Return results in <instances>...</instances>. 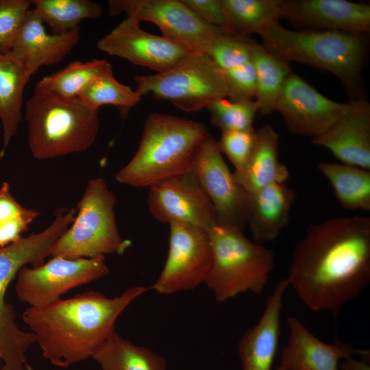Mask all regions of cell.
<instances>
[{
	"label": "cell",
	"instance_id": "cell-1",
	"mask_svg": "<svg viewBox=\"0 0 370 370\" xmlns=\"http://www.w3.org/2000/svg\"><path fill=\"white\" fill-rule=\"evenodd\" d=\"M286 279L308 308L336 317L370 283V218L310 225L295 248Z\"/></svg>",
	"mask_w": 370,
	"mask_h": 370
},
{
	"label": "cell",
	"instance_id": "cell-2",
	"mask_svg": "<svg viewBox=\"0 0 370 370\" xmlns=\"http://www.w3.org/2000/svg\"><path fill=\"white\" fill-rule=\"evenodd\" d=\"M148 289L132 286L112 298L89 291L42 307L29 306L22 319L43 357L64 368L92 357L114 331L119 315Z\"/></svg>",
	"mask_w": 370,
	"mask_h": 370
},
{
	"label": "cell",
	"instance_id": "cell-3",
	"mask_svg": "<svg viewBox=\"0 0 370 370\" xmlns=\"http://www.w3.org/2000/svg\"><path fill=\"white\" fill-rule=\"evenodd\" d=\"M271 53L330 72L343 84L351 99L365 98L362 71L367 60L365 34L333 30H291L274 21L259 34Z\"/></svg>",
	"mask_w": 370,
	"mask_h": 370
},
{
	"label": "cell",
	"instance_id": "cell-4",
	"mask_svg": "<svg viewBox=\"0 0 370 370\" xmlns=\"http://www.w3.org/2000/svg\"><path fill=\"white\" fill-rule=\"evenodd\" d=\"M207 132L200 122L163 113L149 114L138 148L117 172L116 180L149 188L191 171L196 150Z\"/></svg>",
	"mask_w": 370,
	"mask_h": 370
},
{
	"label": "cell",
	"instance_id": "cell-5",
	"mask_svg": "<svg viewBox=\"0 0 370 370\" xmlns=\"http://www.w3.org/2000/svg\"><path fill=\"white\" fill-rule=\"evenodd\" d=\"M28 144L38 160L79 153L95 141L98 110L78 97L66 98L36 86L26 103Z\"/></svg>",
	"mask_w": 370,
	"mask_h": 370
},
{
	"label": "cell",
	"instance_id": "cell-6",
	"mask_svg": "<svg viewBox=\"0 0 370 370\" xmlns=\"http://www.w3.org/2000/svg\"><path fill=\"white\" fill-rule=\"evenodd\" d=\"M207 234L212 260L204 283L217 301L225 302L247 291L262 292L275 265L274 251L234 227L217 224Z\"/></svg>",
	"mask_w": 370,
	"mask_h": 370
},
{
	"label": "cell",
	"instance_id": "cell-7",
	"mask_svg": "<svg viewBox=\"0 0 370 370\" xmlns=\"http://www.w3.org/2000/svg\"><path fill=\"white\" fill-rule=\"evenodd\" d=\"M116 198L101 177L88 181L71 225L56 240L51 256L96 258L123 254L130 246L119 232Z\"/></svg>",
	"mask_w": 370,
	"mask_h": 370
},
{
	"label": "cell",
	"instance_id": "cell-8",
	"mask_svg": "<svg viewBox=\"0 0 370 370\" xmlns=\"http://www.w3.org/2000/svg\"><path fill=\"white\" fill-rule=\"evenodd\" d=\"M136 92L167 100L186 112H195L210 102L227 98L223 71L205 53H197L163 73L136 75Z\"/></svg>",
	"mask_w": 370,
	"mask_h": 370
},
{
	"label": "cell",
	"instance_id": "cell-9",
	"mask_svg": "<svg viewBox=\"0 0 370 370\" xmlns=\"http://www.w3.org/2000/svg\"><path fill=\"white\" fill-rule=\"evenodd\" d=\"M105 256L67 258L52 256L38 267H23L16 275L18 299L30 307H42L60 299L73 288L109 274Z\"/></svg>",
	"mask_w": 370,
	"mask_h": 370
},
{
	"label": "cell",
	"instance_id": "cell-10",
	"mask_svg": "<svg viewBox=\"0 0 370 370\" xmlns=\"http://www.w3.org/2000/svg\"><path fill=\"white\" fill-rule=\"evenodd\" d=\"M192 171L214 209L217 224L244 232L247 225L251 195L236 180L218 147L208 132L195 153Z\"/></svg>",
	"mask_w": 370,
	"mask_h": 370
},
{
	"label": "cell",
	"instance_id": "cell-11",
	"mask_svg": "<svg viewBox=\"0 0 370 370\" xmlns=\"http://www.w3.org/2000/svg\"><path fill=\"white\" fill-rule=\"evenodd\" d=\"M108 6L110 16L125 14L138 22H151L163 36L183 42L198 53H204L218 34L227 33L204 22L182 0H110Z\"/></svg>",
	"mask_w": 370,
	"mask_h": 370
},
{
	"label": "cell",
	"instance_id": "cell-12",
	"mask_svg": "<svg viewBox=\"0 0 370 370\" xmlns=\"http://www.w3.org/2000/svg\"><path fill=\"white\" fill-rule=\"evenodd\" d=\"M97 48L157 73L169 71L201 53L183 42L145 32L140 22L131 18L124 19L99 40Z\"/></svg>",
	"mask_w": 370,
	"mask_h": 370
},
{
	"label": "cell",
	"instance_id": "cell-13",
	"mask_svg": "<svg viewBox=\"0 0 370 370\" xmlns=\"http://www.w3.org/2000/svg\"><path fill=\"white\" fill-rule=\"evenodd\" d=\"M169 227L166 260L150 288L164 295L192 290L204 282L212 260L207 232L176 223Z\"/></svg>",
	"mask_w": 370,
	"mask_h": 370
},
{
	"label": "cell",
	"instance_id": "cell-14",
	"mask_svg": "<svg viewBox=\"0 0 370 370\" xmlns=\"http://www.w3.org/2000/svg\"><path fill=\"white\" fill-rule=\"evenodd\" d=\"M147 206L153 218L163 223L206 232L217 224L213 206L192 170L149 187Z\"/></svg>",
	"mask_w": 370,
	"mask_h": 370
},
{
	"label": "cell",
	"instance_id": "cell-15",
	"mask_svg": "<svg viewBox=\"0 0 370 370\" xmlns=\"http://www.w3.org/2000/svg\"><path fill=\"white\" fill-rule=\"evenodd\" d=\"M347 104L327 98L292 72L285 81L276 111L291 132L312 138L330 127L345 111Z\"/></svg>",
	"mask_w": 370,
	"mask_h": 370
},
{
	"label": "cell",
	"instance_id": "cell-16",
	"mask_svg": "<svg viewBox=\"0 0 370 370\" xmlns=\"http://www.w3.org/2000/svg\"><path fill=\"white\" fill-rule=\"evenodd\" d=\"M280 18L301 29L366 34L370 5L347 0H281Z\"/></svg>",
	"mask_w": 370,
	"mask_h": 370
},
{
	"label": "cell",
	"instance_id": "cell-17",
	"mask_svg": "<svg viewBox=\"0 0 370 370\" xmlns=\"http://www.w3.org/2000/svg\"><path fill=\"white\" fill-rule=\"evenodd\" d=\"M338 119L312 138L341 163L370 170V103L365 98L351 99Z\"/></svg>",
	"mask_w": 370,
	"mask_h": 370
},
{
	"label": "cell",
	"instance_id": "cell-18",
	"mask_svg": "<svg viewBox=\"0 0 370 370\" xmlns=\"http://www.w3.org/2000/svg\"><path fill=\"white\" fill-rule=\"evenodd\" d=\"M44 25L31 8L9 51L23 63L31 76L42 66L61 62L80 39V28L56 34L48 33Z\"/></svg>",
	"mask_w": 370,
	"mask_h": 370
},
{
	"label": "cell",
	"instance_id": "cell-19",
	"mask_svg": "<svg viewBox=\"0 0 370 370\" xmlns=\"http://www.w3.org/2000/svg\"><path fill=\"white\" fill-rule=\"evenodd\" d=\"M288 286L286 278L278 282L267 299L259 321L241 338L238 352L242 370H271L281 334L283 297Z\"/></svg>",
	"mask_w": 370,
	"mask_h": 370
},
{
	"label": "cell",
	"instance_id": "cell-20",
	"mask_svg": "<svg viewBox=\"0 0 370 370\" xmlns=\"http://www.w3.org/2000/svg\"><path fill=\"white\" fill-rule=\"evenodd\" d=\"M287 323L289 334L280 363L285 370H338L341 360L358 354L352 344L321 341L296 317H288Z\"/></svg>",
	"mask_w": 370,
	"mask_h": 370
},
{
	"label": "cell",
	"instance_id": "cell-21",
	"mask_svg": "<svg viewBox=\"0 0 370 370\" xmlns=\"http://www.w3.org/2000/svg\"><path fill=\"white\" fill-rule=\"evenodd\" d=\"M251 195L247 225L252 241L264 245L275 240L286 227L296 194L282 184H273Z\"/></svg>",
	"mask_w": 370,
	"mask_h": 370
},
{
	"label": "cell",
	"instance_id": "cell-22",
	"mask_svg": "<svg viewBox=\"0 0 370 370\" xmlns=\"http://www.w3.org/2000/svg\"><path fill=\"white\" fill-rule=\"evenodd\" d=\"M279 135L270 125L256 131L255 146L243 172L235 174L237 182L250 194L288 179L287 167L278 160Z\"/></svg>",
	"mask_w": 370,
	"mask_h": 370
},
{
	"label": "cell",
	"instance_id": "cell-23",
	"mask_svg": "<svg viewBox=\"0 0 370 370\" xmlns=\"http://www.w3.org/2000/svg\"><path fill=\"white\" fill-rule=\"evenodd\" d=\"M31 75L10 52L0 53V120L3 129L1 157L16 134L22 120L23 92Z\"/></svg>",
	"mask_w": 370,
	"mask_h": 370
},
{
	"label": "cell",
	"instance_id": "cell-24",
	"mask_svg": "<svg viewBox=\"0 0 370 370\" xmlns=\"http://www.w3.org/2000/svg\"><path fill=\"white\" fill-rule=\"evenodd\" d=\"M251 61L256 75V101L258 112L268 115L276 107L287 77L292 73L290 63L273 53L255 40L251 41Z\"/></svg>",
	"mask_w": 370,
	"mask_h": 370
},
{
	"label": "cell",
	"instance_id": "cell-25",
	"mask_svg": "<svg viewBox=\"0 0 370 370\" xmlns=\"http://www.w3.org/2000/svg\"><path fill=\"white\" fill-rule=\"evenodd\" d=\"M92 358L101 370H166L163 358L133 344L115 330L95 351Z\"/></svg>",
	"mask_w": 370,
	"mask_h": 370
},
{
	"label": "cell",
	"instance_id": "cell-26",
	"mask_svg": "<svg viewBox=\"0 0 370 370\" xmlns=\"http://www.w3.org/2000/svg\"><path fill=\"white\" fill-rule=\"evenodd\" d=\"M317 167L330 182L334 195L343 208L370 210V170L326 162L318 163Z\"/></svg>",
	"mask_w": 370,
	"mask_h": 370
},
{
	"label": "cell",
	"instance_id": "cell-27",
	"mask_svg": "<svg viewBox=\"0 0 370 370\" xmlns=\"http://www.w3.org/2000/svg\"><path fill=\"white\" fill-rule=\"evenodd\" d=\"M228 34L240 38L259 34L280 18L281 0H221Z\"/></svg>",
	"mask_w": 370,
	"mask_h": 370
},
{
	"label": "cell",
	"instance_id": "cell-28",
	"mask_svg": "<svg viewBox=\"0 0 370 370\" xmlns=\"http://www.w3.org/2000/svg\"><path fill=\"white\" fill-rule=\"evenodd\" d=\"M32 8L53 34H60L79 28L86 19L103 14L102 6L90 0H31Z\"/></svg>",
	"mask_w": 370,
	"mask_h": 370
},
{
	"label": "cell",
	"instance_id": "cell-29",
	"mask_svg": "<svg viewBox=\"0 0 370 370\" xmlns=\"http://www.w3.org/2000/svg\"><path fill=\"white\" fill-rule=\"evenodd\" d=\"M8 286L0 281V343L4 362L1 370H25L26 353L36 339L31 332H24L17 325L15 310L5 299Z\"/></svg>",
	"mask_w": 370,
	"mask_h": 370
},
{
	"label": "cell",
	"instance_id": "cell-30",
	"mask_svg": "<svg viewBox=\"0 0 370 370\" xmlns=\"http://www.w3.org/2000/svg\"><path fill=\"white\" fill-rule=\"evenodd\" d=\"M112 68L106 60L73 61L62 69L47 75L36 86L66 98H77L97 77Z\"/></svg>",
	"mask_w": 370,
	"mask_h": 370
},
{
	"label": "cell",
	"instance_id": "cell-31",
	"mask_svg": "<svg viewBox=\"0 0 370 370\" xmlns=\"http://www.w3.org/2000/svg\"><path fill=\"white\" fill-rule=\"evenodd\" d=\"M78 98L95 110L103 105H112L119 109L121 116L125 118L141 97L136 90L118 82L110 68L84 89Z\"/></svg>",
	"mask_w": 370,
	"mask_h": 370
},
{
	"label": "cell",
	"instance_id": "cell-32",
	"mask_svg": "<svg viewBox=\"0 0 370 370\" xmlns=\"http://www.w3.org/2000/svg\"><path fill=\"white\" fill-rule=\"evenodd\" d=\"M212 125L221 132L254 130L253 123L258 112L255 100L232 101L221 98L208 103L206 108Z\"/></svg>",
	"mask_w": 370,
	"mask_h": 370
},
{
	"label": "cell",
	"instance_id": "cell-33",
	"mask_svg": "<svg viewBox=\"0 0 370 370\" xmlns=\"http://www.w3.org/2000/svg\"><path fill=\"white\" fill-rule=\"evenodd\" d=\"M252 39L223 32L209 44L204 53L221 70H227L251 60Z\"/></svg>",
	"mask_w": 370,
	"mask_h": 370
},
{
	"label": "cell",
	"instance_id": "cell-34",
	"mask_svg": "<svg viewBox=\"0 0 370 370\" xmlns=\"http://www.w3.org/2000/svg\"><path fill=\"white\" fill-rule=\"evenodd\" d=\"M256 140V131H225L217 140L222 154H225L234 167L235 174L241 173L247 166Z\"/></svg>",
	"mask_w": 370,
	"mask_h": 370
},
{
	"label": "cell",
	"instance_id": "cell-35",
	"mask_svg": "<svg viewBox=\"0 0 370 370\" xmlns=\"http://www.w3.org/2000/svg\"><path fill=\"white\" fill-rule=\"evenodd\" d=\"M31 5V0H0V53L11 50Z\"/></svg>",
	"mask_w": 370,
	"mask_h": 370
},
{
	"label": "cell",
	"instance_id": "cell-36",
	"mask_svg": "<svg viewBox=\"0 0 370 370\" xmlns=\"http://www.w3.org/2000/svg\"><path fill=\"white\" fill-rule=\"evenodd\" d=\"M222 71L229 99L237 101L255 99L256 75L251 60Z\"/></svg>",
	"mask_w": 370,
	"mask_h": 370
},
{
	"label": "cell",
	"instance_id": "cell-37",
	"mask_svg": "<svg viewBox=\"0 0 370 370\" xmlns=\"http://www.w3.org/2000/svg\"><path fill=\"white\" fill-rule=\"evenodd\" d=\"M182 1L204 22L227 32L225 12L221 0H182Z\"/></svg>",
	"mask_w": 370,
	"mask_h": 370
},
{
	"label": "cell",
	"instance_id": "cell-38",
	"mask_svg": "<svg viewBox=\"0 0 370 370\" xmlns=\"http://www.w3.org/2000/svg\"><path fill=\"white\" fill-rule=\"evenodd\" d=\"M40 212L21 206L10 192V184L3 182L0 187V225L14 219L25 217L36 218Z\"/></svg>",
	"mask_w": 370,
	"mask_h": 370
},
{
	"label": "cell",
	"instance_id": "cell-39",
	"mask_svg": "<svg viewBox=\"0 0 370 370\" xmlns=\"http://www.w3.org/2000/svg\"><path fill=\"white\" fill-rule=\"evenodd\" d=\"M36 218L25 217L14 219L0 225V247H4L16 243L22 238L29 225Z\"/></svg>",
	"mask_w": 370,
	"mask_h": 370
},
{
	"label": "cell",
	"instance_id": "cell-40",
	"mask_svg": "<svg viewBox=\"0 0 370 370\" xmlns=\"http://www.w3.org/2000/svg\"><path fill=\"white\" fill-rule=\"evenodd\" d=\"M359 359L354 356L344 358L341 360L338 370H370V351L367 349H358Z\"/></svg>",
	"mask_w": 370,
	"mask_h": 370
},
{
	"label": "cell",
	"instance_id": "cell-41",
	"mask_svg": "<svg viewBox=\"0 0 370 370\" xmlns=\"http://www.w3.org/2000/svg\"><path fill=\"white\" fill-rule=\"evenodd\" d=\"M3 350L2 345L0 343V360H3Z\"/></svg>",
	"mask_w": 370,
	"mask_h": 370
},
{
	"label": "cell",
	"instance_id": "cell-42",
	"mask_svg": "<svg viewBox=\"0 0 370 370\" xmlns=\"http://www.w3.org/2000/svg\"><path fill=\"white\" fill-rule=\"evenodd\" d=\"M26 370H34V369L29 364L27 363Z\"/></svg>",
	"mask_w": 370,
	"mask_h": 370
},
{
	"label": "cell",
	"instance_id": "cell-43",
	"mask_svg": "<svg viewBox=\"0 0 370 370\" xmlns=\"http://www.w3.org/2000/svg\"><path fill=\"white\" fill-rule=\"evenodd\" d=\"M275 370H285V369L282 368V367L279 366Z\"/></svg>",
	"mask_w": 370,
	"mask_h": 370
}]
</instances>
